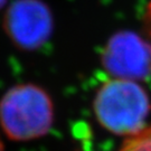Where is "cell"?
I'll use <instances>...</instances> for the list:
<instances>
[{
	"label": "cell",
	"mask_w": 151,
	"mask_h": 151,
	"mask_svg": "<svg viewBox=\"0 0 151 151\" xmlns=\"http://www.w3.org/2000/svg\"><path fill=\"white\" fill-rule=\"evenodd\" d=\"M93 106L97 122L104 129L130 137L146 127L150 99L137 81L113 77L97 90Z\"/></svg>",
	"instance_id": "cell-1"
},
{
	"label": "cell",
	"mask_w": 151,
	"mask_h": 151,
	"mask_svg": "<svg viewBox=\"0 0 151 151\" xmlns=\"http://www.w3.org/2000/svg\"><path fill=\"white\" fill-rule=\"evenodd\" d=\"M54 120L52 99L36 84H19L6 92L0 101V125L16 141L42 138Z\"/></svg>",
	"instance_id": "cell-2"
},
{
	"label": "cell",
	"mask_w": 151,
	"mask_h": 151,
	"mask_svg": "<svg viewBox=\"0 0 151 151\" xmlns=\"http://www.w3.org/2000/svg\"><path fill=\"white\" fill-rule=\"evenodd\" d=\"M4 27L18 48L35 50L52 37L54 18L50 8L42 0H15L7 8Z\"/></svg>",
	"instance_id": "cell-3"
},
{
	"label": "cell",
	"mask_w": 151,
	"mask_h": 151,
	"mask_svg": "<svg viewBox=\"0 0 151 151\" xmlns=\"http://www.w3.org/2000/svg\"><path fill=\"white\" fill-rule=\"evenodd\" d=\"M103 67L115 78L140 81L151 72V46L133 32H119L105 44Z\"/></svg>",
	"instance_id": "cell-4"
},
{
	"label": "cell",
	"mask_w": 151,
	"mask_h": 151,
	"mask_svg": "<svg viewBox=\"0 0 151 151\" xmlns=\"http://www.w3.org/2000/svg\"><path fill=\"white\" fill-rule=\"evenodd\" d=\"M119 151H151V125H146L135 134L127 137Z\"/></svg>",
	"instance_id": "cell-5"
},
{
	"label": "cell",
	"mask_w": 151,
	"mask_h": 151,
	"mask_svg": "<svg viewBox=\"0 0 151 151\" xmlns=\"http://www.w3.org/2000/svg\"><path fill=\"white\" fill-rule=\"evenodd\" d=\"M147 14H148V18H149V20L151 22V0L149 1V4H148V9H147Z\"/></svg>",
	"instance_id": "cell-6"
},
{
	"label": "cell",
	"mask_w": 151,
	"mask_h": 151,
	"mask_svg": "<svg viewBox=\"0 0 151 151\" xmlns=\"http://www.w3.org/2000/svg\"><path fill=\"white\" fill-rule=\"evenodd\" d=\"M6 4H7V0H0V10L5 7Z\"/></svg>",
	"instance_id": "cell-7"
},
{
	"label": "cell",
	"mask_w": 151,
	"mask_h": 151,
	"mask_svg": "<svg viewBox=\"0 0 151 151\" xmlns=\"http://www.w3.org/2000/svg\"><path fill=\"white\" fill-rule=\"evenodd\" d=\"M0 151H4V145H2L1 140H0Z\"/></svg>",
	"instance_id": "cell-8"
}]
</instances>
